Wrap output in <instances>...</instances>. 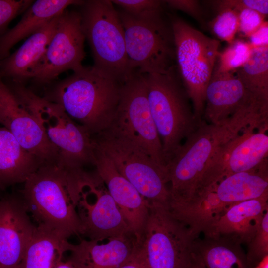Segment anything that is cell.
I'll return each mask as SVG.
<instances>
[{"label":"cell","mask_w":268,"mask_h":268,"mask_svg":"<svg viewBox=\"0 0 268 268\" xmlns=\"http://www.w3.org/2000/svg\"><path fill=\"white\" fill-rule=\"evenodd\" d=\"M206 268H250L246 258L229 246L213 244L199 248L195 246Z\"/></svg>","instance_id":"obj_26"},{"label":"cell","mask_w":268,"mask_h":268,"mask_svg":"<svg viewBox=\"0 0 268 268\" xmlns=\"http://www.w3.org/2000/svg\"><path fill=\"white\" fill-rule=\"evenodd\" d=\"M108 128L141 147L168 172L161 142L148 103L145 76L136 69L122 82L119 105Z\"/></svg>","instance_id":"obj_10"},{"label":"cell","mask_w":268,"mask_h":268,"mask_svg":"<svg viewBox=\"0 0 268 268\" xmlns=\"http://www.w3.org/2000/svg\"><path fill=\"white\" fill-rule=\"evenodd\" d=\"M194 238L164 205L149 202L141 244L150 268H188Z\"/></svg>","instance_id":"obj_11"},{"label":"cell","mask_w":268,"mask_h":268,"mask_svg":"<svg viewBox=\"0 0 268 268\" xmlns=\"http://www.w3.org/2000/svg\"><path fill=\"white\" fill-rule=\"evenodd\" d=\"M248 42L252 48L268 46V24L264 21L261 26L249 37Z\"/></svg>","instance_id":"obj_36"},{"label":"cell","mask_w":268,"mask_h":268,"mask_svg":"<svg viewBox=\"0 0 268 268\" xmlns=\"http://www.w3.org/2000/svg\"><path fill=\"white\" fill-rule=\"evenodd\" d=\"M171 25L178 68L199 124L203 120L205 90L214 71L220 43L178 18H172Z\"/></svg>","instance_id":"obj_6"},{"label":"cell","mask_w":268,"mask_h":268,"mask_svg":"<svg viewBox=\"0 0 268 268\" xmlns=\"http://www.w3.org/2000/svg\"><path fill=\"white\" fill-rule=\"evenodd\" d=\"M0 124L42 165L59 163L58 151L48 139L38 120L0 78Z\"/></svg>","instance_id":"obj_15"},{"label":"cell","mask_w":268,"mask_h":268,"mask_svg":"<svg viewBox=\"0 0 268 268\" xmlns=\"http://www.w3.org/2000/svg\"><path fill=\"white\" fill-rule=\"evenodd\" d=\"M119 268H150L141 244Z\"/></svg>","instance_id":"obj_35"},{"label":"cell","mask_w":268,"mask_h":268,"mask_svg":"<svg viewBox=\"0 0 268 268\" xmlns=\"http://www.w3.org/2000/svg\"><path fill=\"white\" fill-rule=\"evenodd\" d=\"M238 31L244 36L249 37L264 22L265 16L251 9H243L238 12Z\"/></svg>","instance_id":"obj_33"},{"label":"cell","mask_w":268,"mask_h":268,"mask_svg":"<svg viewBox=\"0 0 268 268\" xmlns=\"http://www.w3.org/2000/svg\"><path fill=\"white\" fill-rule=\"evenodd\" d=\"M80 6L82 26L91 49L93 66L123 82L133 70L119 13L111 0H86Z\"/></svg>","instance_id":"obj_7"},{"label":"cell","mask_w":268,"mask_h":268,"mask_svg":"<svg viewBox=\"0 0 268 268\" xmlns=\"http://www.w3.org/2000/svg\"><path fill=\"white\" fill-rule=\"evenodd\" d=\"M70 245L56 231L38 225L17 268H55Z\"/></svg>","instance_id":"obj_24"},{"label":"cell","mask_w":268,"mask_h":268,"mask_svg":"<svg viewBox=\"0 0 268 268\" xmlns=\"http://www.w3.org/2000/svg\"><path fill=\"white\" fill-rule=\"evenodd\" d=\"M268 210V193L235 204L203 232L213 239L222 235H231L250 242Z\"/></svg>","instance_id":"obj_21"},{"label":"cell","mask_w":268,"mask_h":268,"mask_svg":"<svg viewBox=\"0 0 268 268\" xmlns=\"http://www.w3.org/2000/svg\"><path fill=\"white\" fill-rule=\"evenodd\" d=\"M211 2L218 12L230 9L238 12L248 9L256 11L265 16L268 13L267 0H222Z\"/></svg>","instance_id":"obj_32"},{"label":"cell","mask_w":268,"mask_h":268,"mask_svg":"<svg viewBox=\"0 0 268 268\" xmlns=\"http://www.w3.org/2000/svg\"><path fill=\"white\" fill-rule=\"evenodd\" d=\"M142 242L133 233L71 244L69 260L77 268H119Z\"/></svg>","instance_id":"obj_18"},{"label":"cell","mask_w":268,"mask_h":268,"mask_svg":"<svg viewBox=\"0 0 268 268\" xmlns=\"http://www.w3.org/2000/svg\"><path fill=\"white\" fill-rule=\"evenodd\" d=\"M76 208L81 223L80 235L88 240H101L132 232L97 173H86L82 179Z\"/></svg>","instance_id":"obj_13"},{"label":"cell","mask_w":268,"mask_h":268,"mask_svg":"<svg viewBox=\"0 0 268 268\" xmlns=\"http://www.w3.org/2000/svg\"><path fill=\"white\" fill-rule=\"evenodd\" d=\"M250 126H268V103L253 99L224 122L202 120L185 139L168 166L170 204L193 198L206 166L219 149Z\"/></svg>","instance_id":"obj_1"},{"label":"cell","mask_w":268,"mask_h":268,"mask_svg":"<svg viewBox=\"0 0 268 268\" xmlns=\"http://www.w3.org/2000/svg\"><path fill=\"white\" fill-rule=\"evenodd\" d=\"M148 103L158 132L167 168L183 140L197 128L187 94L175 76L174 69L165 74H144Z\"/></svg>","instance_id":"obj_5"},{"label":"cell","mask_w":268,"mask_h":268,"mask_svg":"<svg viewBox=\"0 0 268 268\" xmlns=\"http://www.w3.org/2000/svg\"><path fill=\"white\" fill-rule=\"evenodd\" d=\"M55 268H77V267L69 259L66 262L61 261Z\"/></svg>","instance_id":"obj_38"},{"label":"cell","mask_w":268,"mask_h":268,"mask_svg":"<svg viewBox=\"0 0 268 268\" xmlns=\"http://www.w3.org/2000/svg\"><path fill=\"white\" fill-rule=\"evenodd\" d=\"M93 157L97 174L117 205L130 231L141 241L149 202L118 171L111 160L94 142Z\"/></svg>","instance_id":"obj_16"},{"label":"cell","mask_w":268,"mask_h":268,"mask_svg":"<svg viewBox=\"0 0 268 268\" xmlns=\"http://www.w3.org/2000/svg\"><path fill=\"white\" fill-rule=\"evenodd\" d=\"M124 12L138 19H147L161 14L162 1L157 0H114Z\"/></svg>","instance_id":"obj_28"},{"label":"cell","mask_w":268,"mask_h":268,"mask_svg":"<svg viewBox=\"0 0 268 268\" xmlns=\"http://www.w3.org/2000/svg\"><path fill=\"white\" fill-rule=\"evenodd\" d=\"M60 15L29 36L13 53L0 61L1 79L22 84L24 81L32 78L43 58Z\"/></svg>","instance_id":"obj_20"},{"label":"cell","mask_w":268,"mask_h":268,"mask_svg":"<svg viewBox=\"0 0 268 268\" xmlns=\"http://www.w3.org/2000/svg\"><path fill=\"white\" fill-rule=\"evenodd\" d=\"M268 268V255L265 257L261 261L255 264V267L252 268Z\"/></svg>","instance_id":"obj_39"},{"label":"cell","mask_w":268,"mask_h":268,"mask_svg":"<svg viewBox=\"0 0 268 268\" xmlns=\"http://www.w3.org/2000/svg\"><path fill=\"white\" fill-rule=\"evenodd\" d=\"M85 40L80 12L66 9L59 16L33 81L48 84L66 71L81 69L85 56Z\"/></svg>","instance_id":"obj_14"},{"label":"cell","mask_w":268,"mask_h":268,"mask_svg":"<svg viewBox=\"0 0 268 268\" xmlns=\"http://www.w3.org/2000/svg\"><path fill=\"white\" fill-rule=\"evenodd\" d=\"M79 178L78 171L58 164L41 165L28 177L21 195L38 225L47 226L66 239L80 235L76 208Z\"/></svg>","instance_id":"obj_3"},{"label":"cell","mask_w":268,"mask_h":268,"mask_svg":"<svg viewBox=\"0 0 268 268\" xmlns=\"http://www.w3.org/2000/svg\"><path fill=\"white\" fill-rule=\"evenodd\" d=\"M218 12L212 22V31L219 39L230 43L234 41L239 29L238 12L230 9Z\"/></svg>","instance_id":"obj_29"},{"label":"cell","mask_w":268,"mask_h":268,"mask_svg":"<svg viewBox=\"0 0 268 268\" xmlns=\"http://www.w3.org/2000/svg\"><path fill=\"white\" fill-rule=\"evenodd\" d=\"M235 73L250 93L268 101V46L253 48L248 60Z\"/></svg>","instance_id":"obj_25"},{"label":"cell","mask_w":268,"mask_h":268,"mask_svg":"<svg viewBox=\"0 0 268 268\" xmlns=\"http://www.w3.org/2000/svg\"><path fill=\"white\" fill-rule=\"evenodd\" d=\"M164 1L173 9L182 11L198 19L201 18V9L197 0H170Z\"/></svg>","instance_id":"obj_34"},{"label":"cell","mask_w":268,"mask_h":268,"mask_svg":"<svg viewBox=\"0 0 268 268\" xmlns=\"http://www.w3.org/2000/svg\"><path fill=\"white\" fill-rule=\"evenodd\" d=\"M250 242V249L246 259L250 266L251 264H256L268 255V210L264 214Z\"/></svg>","instance_id":"obj_30"},{"label":"cell","mask_w":268,"mask_h":268,"mask_svg":"<svg viewBox=\"0 0 268 268\" xmlns=\"http://www.w3.org/2000/svg\"><path fill=\"white\" fill-rule=\"evenodd\" d=\"M42 162L26 151L0 124V189L24 183Z\"/></svg>","instance_id":"obj_23"},{"label":"cell","mask_w":268,"mask_h":268,"mask_svg":"<svg viewBox=\"0 0 268 268\" xmlns=\"http://www.w3.org/2000/svg\"><path fill=\"white\" fill-rule=\"evenodd\" d=\"M93 139L144 198L167 207L169 198L168 172L144 150L110 128L93 135Z\"/></svg>","instance_id":"obj_8"},{"label":"cell","mask_w":268,"mask_h":268,"mask_svg":"<svg viewBox=\"0 0 268 268\" xmlns=\"http://www.w3.org/2000/svg\"><path fill=\"white\" fill-rule=\"evenodd\" d=\"M21 194L0 200V268H17L36 230Z\"/></svg>","instance_id":"obj_17"},{"label":"cell","mask_w":268,"mask_h":268,"mask_svg":"<svg viewBox=\"0 0 268 268\" xmlns=\"http://www.w3.org/2000/svg\"><path fill=\"white\" fill-rule=\"evenodd\" d=\"M255 98H259L246 89L235 71H214L205 90L203 116L208 123H222Z\"/></svg>","instance_id":"obj_19"},{"label":"cell","mask_w":268,"mask_h":268,"mask_svg":"<svg viewBox=\"0 0 268 268\" xmlns=\"http://www.w3.org/2000/svg\"><path fill=\"white\" fill-rule=\"evenodd\" d=\"M122 86V82L94 66H83L56 83L44 97L61 106L93 136L113 122Z\"/></svg>","instance_id":"obj_2"},{"label":"cell","mask_w":268,"mask_h":268,"mask_svg":"<svg viewBox=\"0 0 268 268\" xmlns=\"http://www.w3.org/2000/svg\"><path fill=\"white\" fill-rule=\"evenodd\" d=\"M188 268H206L195 250Z\"/></svg>","instance_id":"obj_37"},{"label":"cell","mask_w":268,"mask_h":268,"mask_svg":"<svg viewBox=\"0 0 268 268\" xmlns=\"http://www.w3.org/2000/svg\"><path fill=\"white\" fill-rule=\"evenodd\" d=\"M33 2L31 0H0V36L7 31L10 22L24 12Z\"/></svg>","instance_id":"obj_31"},{"label":"cell","mask_w":268,"mask_h":268,"mask_svg":"<svg viewBox=\"0 0 268 268\" xmlns=\"http://www.w3.org/2000/svg\"><path fill=\"white\" fill-rule=\"evenodd\" d=\"M19 101L36 118L46 136L58 150V164L83 169L94 164L92 135L59 105L40 97L23 84H6Z\"/></svg>","instance_id":"obj_4"},{"label":"cell","mask_w":268,"mask_h":268,"mask_svg":"<svg viewBox=\"0 0 268 268\" xmlns=\"http://www.w3.org/2000/svg\"><path fill=\"white\" fill-rule=\"evenodd\" d=\"M84 0H38L24 12L18 23L0 36V61L10 55L11 48L72 5L80 6Z\"/></svg>","instance_id":"obj_22"},{"label":"cell","mask_w":268,"mask_h":268,"mask_svg":"<svg viewBox=\"0 0 268 268\" xmlns=\"http://www.w3.org/2000/svg\"><path fill=\"white\" fill-rule=\"evenodd\" d=\"M131 70L142 74H165L174 69L175 49L171 25L161 14L147 19L119 13Z\"/></svg>","instance_id":"obj_9"},{"label":"cell","mask_w":268,"mask_h":268,"mask_svg":"<svg viewBox=\"0 0 268 268\" xmlns=\"http://www.w3.org/2000/svg\"><path fill=\"white\" fill-rule=\"evenodd\" d=\"M252 47L248 42L234 40L222 52L219 53L216 71L222 73L235 71L249 59Z\"/></svg>","instance_id":"obj_27"},{"label":"cell","mask_w":268,"mask_h":268,"mask_svg":"<svg viewBox=\"0 0 268 268\" xmlns=\"http://www.w3.org/2000/svg\"><path fill=\"white\" fill-rule=\"evenodd\" d=\"M267 131L250 126L222 146L205 169L192 200L226 177L252 169L267 159Z\"/></svg>","instance_id":"obj_12"}]
</instances>
